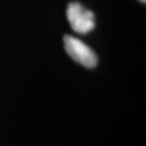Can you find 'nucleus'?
I'll list each match as a JSON object with an SVG mask.
<instances>
[{
	"label": "nucleus",
	"mask_w": 146,
	"mask_h": 146,
	"mask_svg": "<svg viewBox=\"0 0 146 146\" xmlns=\"http://www.w3.org/2000/svg\"><path fill=\"white\" fill-rule=\"evenodd\" d=\"M140 1H141V2H143V3H145V2H146V0H140Z\"/></svg>",
	"instance_id": "obj_3"
},
{
	"label": "nucleus",
	"mask_w": 146,
	"mask_h": 146,
	"mask_svg": "<svg viewBox=\"0 0 146 146\" xmlns=\"http://www.w3.org/2000/svg\"><path fill=\"white\" fill-rule=\"evenodd\" d=\"M64 47L68 55L74 61L84 65L87 68H93L98 64L96 54L92 49L88 47L84 42L79 40L78 38L66 35L64 37Z\"/></svg>",
	"instance_id": "obj_1"
},
{
	"label": "nucleus",
	"mask_w": 146,
	"mask_h": 146,
	"mask_svg": "<svg viewBox=\"0 0 146 146\" xmlns=\"http://www.w3.org/2000/svg\"><path fill=\"white\" fill-rule=\"evenodd\" d=\"M66 13L70 27L78 34H87L95 26L94 13L92 11L87 10L78 2L69 3Z\"/></svg>",
	"instance_id": "obj_2"
}]
</instances>
